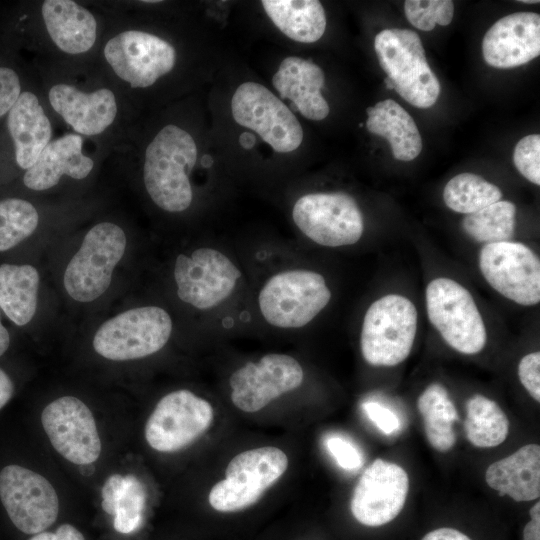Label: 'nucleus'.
Instances as JSON below:
<instances>
[{"label":"nucleus","mask_w":540,"mask_h":540,"mask_svg":"<svg viewBox=\"0 0 540 540\" xmlns=\"http://www.w3.org/2000/svg\"><path fill=\"white\" fill-rule=\"evenodd\" d=\"M41 92L62 123L101 149L116 151L128 138L130 104L94 58H42Z\"/></svg>","instance_id":"obj_1"},{"label":"nucleus","mask_w":540,"mask_h":540,"mask_svg":"<svg viewBox=\"0 0 540 540\" xmlns=\"http://www.w3.org/2000/svg\"><path fill=\"white\" fill-rule=\"evenodd\" d=\"M95 60L131 106L132 100L171 74L178 52L166 38L136 26L124 12H107Z\"/></svg>","instance_id":"obj_2"},{"label":"nucleus","mask_w":540,"mask_h":540,"mask_svg":"<svg viewBox=\"0 0 540 540\" xmlns=\"http://www.w3.org/2000/svg\"><path fill=\"white\" fill-rule=\"evenodd\" d=\"M141 173L145 190L161 210L179 213L193 201L190 182L198 157L195 139L178 124L162 126L142 152Z\"/></svg>","instance_id":"obj_3"},{"label":"nucleus","mask_w":540,"mask_h":540,"mask_svg":"<svg viewBox=\"0 0 540 540\" xmlns=\"http://www.w3.org/2000/svg\"><path fill=\"white\" fill-rule=\"evenodd\" d=\"M32 42L42 58H94L107 23V13L74 0H43L31 9Z\"/></svg>","instance_id":"obj_4"},{"label":"nucleus","mask_w":540,"mask_h":540,"mask_svg":"<svg viewBox=\"0 0 540 540\" xmlns=\"http://www.w3.org/2000/svg\"><path fill=\"white\" fill-rule=\"evenodd\" d=\"M374 49L393 89L417 108L433 106L441 91L430 68L419 35L410 29H384L374 39Z\"/></svg>","instance_id":"obj_5"},{"label":"nucleus","mask_w":540,"mask_h":540,"mask_svg":"<svg viewBox=\"0 0 540 540\" xmlns=\"http://www.w3.org/2000/svg\"><path fill=\"white\" fill-rule=\"evenodd\" d=\"M331 291L323 275L312 270L289 269L266 280L258 295L264 320L280 329L309 324L329 303Z\"/></svg>","instance_id":"obj_6"},{"label":"nucleus","mask_w":540,"mask_h":540,"mask_svg":"<svg viewBox=\"0 0 540 540\" xmlns=\"http://www.w3.org/2000/svg\"><path fill=\"white\" fill-rule=\"evenodd\" d=\"M417 310L406 297L388 294L367 309L360 335L363 358L373 366L391 367L410 354L417 331Z\"/></svg>","instance_id":"obj_7"},{"label":"nucleus","mask_w":540,"mask_h":540,"mask_svg":"<svg viewBox=\"0 0 540 540\" xmlns=\"http://www.w3.org/2000/svg\"><path fill=\"white\" fill-rule=\"evenodd\" d=\"M125 248L126 235L120 226L109 221L94 225L66 267L63 282L68 295L79 302L101 296Z\"/></svg>","instance_id":"obj_8"},{"label":"nucleus","mask_w":540,"mask_h":540,"mask_svg":"<svg viewBox=\"0 0 540 540\" xmlns=\"http://www.w3.org/2000/svg\"><path fill=\"white\" fill-rule=\"evenodd\" d=\"M172 319L158 306L129 309L104 322L96 331L93 347L113 361L143 358L161 350L172 333Z\"/></svg>","instance_id":"obj_9"},{"label":"nucleus","mask_w":540,"mask_h":540,"mask_svg":"<svg viewBox=\"0 0 540 540\" xmlns=\"http://www.w3.org/2000/svg\"><path fill=\"white\" fill-rule=\"evenodd\" d=\"M425 297L428 318L450 347L467 355L484 348L486 327L465 287L449 278H436L427 285Z\"/></svg>","instance_id":"obj_10"},{"label":"nucleus","mask_w":540,"mask_h":540,"mask_svg":"<svg viewBox=\"0 0 540 540\" xmlns=\"http://www.w3.org/2000/svg\"><path fill=\"white\" fill-rule=\"evenodd\" d=\"M288 467L287 455L273 446L237 454L225 470V479L209 493V503L217 511L234 512L255 504Z\"/></svg>","instance_id":"obj_11"},{"label":"nucleus","mask_w":540,"mask_h":540,"mask_svg":"<svg viewBox=\"0 0 540 540\" xmlns=\"http://www.w3.org/2000/svg\"><path fill=\"white\" fill-rule=\"evenodd\" d=\"M292 218L297 228L314 243L341 247L357 243L364 230L362 212L345 192H316L301 196Z\"/></svg>","instance_id":"obj_12"},{"label":"nucleus","mask_w":540,"mask_h":540,"mask_svg":"<svg viewBox=\"0 0 540 540\" xmlns=\"http://www.w3.org/2000/svg\"><path fill=\"white\" fill-rule=\"evenodd\" d=\"M231 112L237 124L253 130L275 152L296 150L303 140V129L293 112L269 89L256 82L238 86L231 99Z\"/></svg>","instance_id":"obj_13"},{"label":"nucleus","mask_w":540,"mask_h":540,"mask_svg":"<svg viewBox=\"0 0 540 540\" xmlns=\"http://www.w3.org/2000/svg\"><path fill=\"white\" fill-rule=\"evenodd\" d=\"M241 272L222 251L200 247L190 255L180 254L174 265L177 295L200 310L221 305L237 287Z\"/></svg>","instance_id":"obj_14"},{"label":"nucleus","mask_w":540,"mask_h":540,"mask_svg":"<svg viewBox=\"0 0 540 540\" xmlns=\"http://www.w3.org/2000/svg\"><path fill=\"white\" fill-rule=\"evenodd\" d=\"M213 417L208 401L189 390H176L157 403L146 422L145 438L157 451H178L201 436Z\"/></svg>","instance_id":"obj_15"},{"label":"nucleus","mask_w":540,"mask_h":540,"mask_svg":"<svg viewBox=\"0 0 540 540\" xmlns=\"http://www.w3.org/2000/svg\"><path fill=\"white\" fill-rule=\"evenodd\" d=\"M479 268L488 284L505 298L523 306L539 303L540 261L525 244H485L479 253Z\"/></svg>","instance_id":"obj_16"},{"label":"nucleus","mask_w":540,"mask_h":540,"mask_svg":"<svg viewBox=\"0 0 540 540\" xmlns=\"http://www.w3.org/2000/svg\"><path fill=\"white\" fill-rule=\"evenodd\" d=\"M0 499L12 523L26 534L44 531L58 516L59 499L51 483L19 465L1 470Z\"/></svg>","instance_id":"obj_17"},{"label":"nucleus","mask_w":540,"mask_h":540,"mask_svg":"<svg viewBox=\"0 0 540 540\" xmlns=\"http://www.w3.org/2000/svg\"><path fill=\"white\" fill-rule=\"evenodd\" d=\"M303 379L302 366L294 357L270 353L232 373L229 379L231 400L244 412H257L279 396L298 388Z\"/></svg>","instance_id":"obj_18"},{"label":"nucleus","mask_w":540,"mask_h":540,"mask_svg":"<svg viewBox=\"0 0 540 540\" xmlns=\"http://www.w3.org/2000/svg\"><path fill=\"white\" fill-rule=\"evenodd\" d=\"M43 429L54 449L66 460L90 465L102 445L92 412L80 399L63 396L49 403L41 415Z\"/></svg>","instance_id":"obj_19"},{"label":"nucleus","mask_w":540,"mask_h":540,"mask_svg":"<svg viewBox=\"0 0 540 540\" xmlns=\"http://www.w3.org/2000/svg\"><path fill=\"white\" fill-rule=\"evenodd\" d=\"M408 490L409 478L401 466L376 459L364 470L353 490L351 513L366 526L387 524L403 509Z\"/></svg>","instance_id":"obj_20"},{"label":"nucleus","mask_w":540,"mask_h":540,"mask_svg":"<svg viewBox=\"0 0 540 540\" xmlns=\"http://www.w3.org/2000/svg\"><path fill=\"white\" fill-rule=\"evenodd\" d=\"M52 114L41 90L23 87L6 115V127L12 140L17 166L26 171L54 139Z\"/></svg>","instance_id":"obj_21"},{"label":"nucleus","mask_w":540,"mask_h":540,"mask_svg":"<svg viewBox=\"0 0 540 540\" xmlns=\"http://www.w3.org/2000/svg\"><path fill=\"white\" fill-rule=\"evenodd\" d=\"M485 62L495 68L524 65L540 54V16L516 12L495 22L482 41Z\"/></svg>","instance_id":"obj_22"},{"label":"nucleus","mask_w":540,"mask_h":540,"mask_svg":"<svg viewBox=\"0 0 540 540\" xmlns=\"http://www.w3.org/2000/svg\"><path fill=\"white\" fill-rule=\"evenodd\" d=\"M89 141L74 132L54 138L24 172V185L34 191H45L58 185L63 177L86 179L96 165L94 155L86 149Z\"/></svg>","instance_id":"obj_23"},{"label":"nucleus","mask_w":540,"mask_h":540,"mask_svg":"<svg viewBox=\"0 0 540 540\" xmlns=\"http://www.w3.org/2000/svg\"><path fill=\"white\" fill-rule=\"evenodd\" d=\"M324 83L325 75L318 65L296 56L285 58L272 78L280 97L291 100L302 116L313 121L325 119L330 111L321 94Z\"/></svg>","instance_id":"obj_24"},{"label":"nucleus","mask_w":540,"mask_h":540,"mask_svg":"<svg viewBox=\"0 0 540 540\" xmlns=\"http://www.w3.org/2000/svg\"><path fill=\"white\" fill-rule=\"evenodd\" d=\"M486 483L499 495L518 502L540 496V446L527 444L513 454L492 463L485 473Z\"/></svg>","instance_id":"obj_25"},{"label":"nucleus","mask_w":540,"mask_h":540,"mask_svg":"<svg viewBox=\"0 0 540 540\" xmlns=\"http://www.w3.org/2000/svg\"><path fill=\"white\" fill-rule=\"evenodd\" d=\"M366 127L389 142L395 159L411 161L422 150V138L410 114L397 102L386 99L366 110Z\"/></svg>","instance_id":"obj_26"},{"label":"nucleus","mask_w":540,"mask_h":540,"mask_svg":"<svg viewBox=\"0 0 540 540\" xmlns=\"http://www.w3.org/2000/svg\"><path fill=\"white\" fill-rule=\"evenodd\" d=\"M266 14L288 38L300 43L318 41L326 29V14L317 0H263Z\"/></svg>","instance_id":"obj_27"},{"label":"nucleus","mask_w":540,"mask_h":540,"mask_svg":"<svg viewBox=\"0 0 540 540\" xmlns=\"http://www.w3.org/2000/svg\"><path fill=\"white\" fill-rule=\"evenodd\" d=\"M101 495L103 510L114 515L116 531L128 534L140 527L146 503V490L135 475L109 476L101 489Z\"/></svg>","instance_id":"obj_28"},{"label":"nucleus","mask_w":540,"mask_h":540,"mask_svg":"<svg viewBox=\"0 0 540 540\" xmlns=\"http://www.w3.org/2000/svg\"><path fill=\"white\" fill-rule=\"evenodd\" d=\"M39 274L24 264L0 265V309L18 326L26 325L37 308Z\"/></svg>","instance_id":"obj_29"},{"label":"nucleus","mask_w":540,"mask_h":540,"mask_svg":"<svg viewBox=\"0 0 540 540\" xmlns=\"http://www.w3.org/2000/svg\"><path fill=\"white\" fill-rule=\"evenodd\" d=\"M417 408L430 445L439 452L452 449L456 443L453 424L458 413L447 389L440 383L430 384L418 397Z\"/></svg>","instance_id":"obj_30"},{"label":"nucleus","mask_w":540,"mask_h":540,"mask_svg":"<svg viewBox=\"0 0 540 540\" xmlns=\"http://www.w3.org/2000/svg\"><path fill=\"white\" fill-rule=\"evenodd\" d=\"M464 429L472 445L492 448L505 441L509 433V420L495 401L475 394L466 402Z\"/></svg>","instance_id":"obj_31"},{"label":"nucleus","mask_w":540,"mask_h":540,"mask_svg":"<svg viewBox=\"0 0 540 540\" xmlns=\"http://www.w3.org/2000/svg\"><path fill=\"white\" fill-rule=\"evenodd\" d=\"M502 192L494 184L474 173H460L445 185L443 199L448 208L472 214L501 200Z\"/></svg>","instance_id":"obj_32"},{"label":"nucleus","mask_w":540,"mask_h":540,"mask_svg":"<svg viewBox=\"0 0 540 540\" xmlns=\"http://www.w3.org/2000/svg\"><path fill=\"white\" fill-rule=\"evenodd\" d=\"M516 207L510 201L495 202L480 211L466 215L463 231L479 243L510 241L514 235Z\"/></svg>","instance_id":"obj_33"},{"label":"nucleus","mask_w":540,"mask_h":540,"mask_svg":"<svg viewBox=\"0 0 540 540\" xmlns=\"http://www.w3.org/2000/svg\"><path fill=\"white\" fill-rule=\"evenodd\" d=\"M39 224L36 207L22 198L0 200V252L9 250L31 236Z\"/></svg>","instance_id":"obj_34"},{"label":"nucleus","mask_w":540,"mask_h":540,"mask_svg":"<svg viewBox=\"0 0 540 540\" xmlns=\"http://www.w3.org/2000/svg\"><path fill=\"white\" fill-rule=\"evenodd\" d=\"M406 18L415 28L430 31L435 25L447 26L454 15L451 0H407L404 3Z\"/></svg>","instance_id":"obj_35"},{"label":"nucleus","mask_w":540,"mask_h":540,"mask_svg":"<svg viewBox=\"0 0 540 540\" xmlns=\"http://www.w3.org/2000/svg\"><path fill=\"white\" fill-rule=\"evenodd\" d=\"M513 162L522 176L535 185H540V135L530 134L518 141L513 153Z\"/></svg>","instance_id":"obj_36"},{"label":"nucleus","mask_w":540,"mask_h":540,"mask_svg":"<svg viewBox=\"0 0 540 540\" xmlns=\"http://www.w3.org/2000/svg\"><path fill=\"white\" fill-rule=\"evenodd\" d=\"M325 446L341 468L351 471L362 467L363 455L350 440L332 435L326 438Z\"/></svg>","instance_id":"obj_37"},{"label":"nucleus","mask_w":540,"mask_h":540,"mask_svg":"<svg viewBox=\"0 0 540 540\" xmlns=\"http://www.w3.org/2000/svg\"><path fill=\"white\" fill-rule=\"evenodd\" d=\"M23 87L20 72L13 66L0 64V119L6 117Z\"/></svg>","instance_id":"obj_38"},{"label":"nucleus","mask_w":540,"mask_h":540,"mask_svg":"<svg viewBox=\"0 0 540 540\" xmlns=\"http://www.w3.org/2000/svg\"><path fill=\"white\" fill-rule=\"evenodd\" d=\"M518 377L530 394V396L540 401V352H532L525 355L518 364Z\"/></svg>","instance_id":"obj_39"},{"label":"nucleus","mask_w":540,"mask_h":540,"mask_svg":"<svg viewBox=\"0 0 540 540\" xmlns=\"http://www.w3.org/2000/svg\"><path fill=\"white\" fill-rule=\"evenodd\" d=\"M366 416L384 434L390 435L399 429L400 422L397 415L389 408L378 402L367 401L362 404Z\"/></svg>","instance_id":"obj_40"},{"label":"nucleus","mask_w":540,"mask_h":540,"mask_svg":"<svg viewBox=\"0 0 540 540\" xmlns=\"http://www.w3.org/2000/svg\"><path fill=\"white\" fill-rule=\"evenodd\" d=\"M29 540H85V538L74 526L63 524L54 533L42 531L34 534Z\"/></svg>","instance_id":"obj_41"},{"label":"nucleus","mask_w":540,"mask_h":540,"mask_svg":"<svg viewBox=\"0 0 540 540\" xmlns=\"http://www.w3.org/2000/svg\"><path fill=\"white\" fill-rule=\"evenodd\" d=\"M531 520L523 530L524 540H540V502L535 503L529 511Z\"/></svg>","instance_id":"obj_42"},{"label":"nucleus","mask_w":540,"mask_h":540,"mask_svg":"<svg viewBox=\"0 0 540 540\" xmlns=\"http://www.w3.org/2000/svg\"><path fill=\"white\" fill-rule=\"evenodd\" d=\"M421 540H471L466 534L454 528L443 527L427 533Z\"/></svg>","instance_id":"obj_43"},{"label":"nucleus","mask_w":540,"mask_h":540,"mask_svg":"<svg viewBox=\"0 0 540 540\" xmlns=\"http://www.w3.org/2000/svg\"><path fill=\"white\" fill-rule=\"evenodd\" d=\"M14 385L10 377L0 368V409L11 399Z\"/></svg>","instance_id":"obj_44"},{"label":"nucleus","mask_w":540,"mask_h":540,"mask_svg":"<svg viewBox=\"0 0 540 540\" xmlns=\"http://www.w3.org/2000/svg\"><path fill=\"white\" fill-rule=\"evenodd\" d=\"M10 345V335L8 330L1 323V309H0V356H2Z\"/></svg>","instance_id":"obj_45"},{"label":"nucleus","mask_w":540,"mask_h":540,"mask_svg":"<svg viewBox=\"0 0 540 540\" xmlns=\"http://www.w3.org/2000/svg\"><path fill=\"white\" fill-rule=\"evenodd\" d=\"M384 82L387 89H391V90L393 89L392 83L389 81L387 77L384 79Z\"/></svg>","instance_id":"obj_46"},{"label":"nucleus","mask_w":540,"mask_h":540,"mask_svg":"<svg viewBox=\"0 0 540 540\" xmlns=\"http://www.w3.org/2000/svg\"><path fill=\"white\" fill-rule=\"evenodd\" d=\"M520 2H521V3H527V4H530V3H539L538 0H521Z\"/></svg>","instance_id":"obj_47"}]
</instances>
